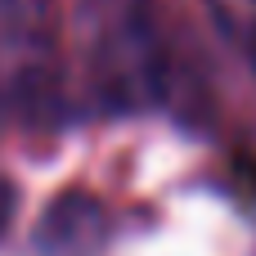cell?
Segmentation results:
<instances>
[{
	"instance_id": "cell-1",
	"label": "cell",
	"mask_w": 256,
	"mask_h": 256,
	"mask_svg": "<svg viewBox=\"0 0 256 256\" xmlns=\"http://www.w3.org/2000/svg\"><path fill=\"white\" fill-rule=\"evenodd\" d=\"M81 45L94 108L148 112L171 94V58L153 0H81Z\"/></svg>"
},
{
	"instance_id": "cell-5",
	"label": "cell",
	"mask_w": 256,
	"mask_h": 256,
	"mask_svg": "<svg viewBox=\"0 0 256 256\" xmlns=\"http://www.w3.org/2000/svg\"><path fill=\"white\" fill-rule=\"evenodd\" d=\"M14 212H18V189H14V180H9V176H0V238L9 234Z\"/></svg>"
},
{
	"instance_id": "cell-4",
	"label": "cell",
	"mask_w": 256,
	"mask_h": 256,
	"mask_svg": "<svg viewBox=\"0 0 256 256\" xmlns=\"http://www.w3.org/2000/svg\"><path fill=\"white\" fill-rule=\"evenodd\" d=\"M207 9L220 22V32L256 63V0H207Z\"/></svg>"
},
{
	"instance_id": "cell-3",
	"label": "cell",
	"mask_w": 256,
	"mask_h": 256,
	"mask_svg": "<svg viewBox=\"0 0 256 256\" xmlns=\"http://www.w3.org/2000/svg\"><path fill=\"white\" fill-rule=\"evenodd\" d=\"M104 238H108L104 202L86 189H68V194L50 198V207L40 212V220L32 230L36 256H99Z\"/></svg>"
},
{
	"instance_id": "cell-2",
	"label": "cell",
	"mask_w": 256,
	"mask_h": 256,
	"mask_svg": "<svg viewBox=\"0 0 256 256\" xmlns=\"http://www.w3.org/2000/svg\"><path fill=\"white\" fill-rule=\"evenodd\" d=\"M63 112V54L45 0H0V126H54Z\"/></svg>"
}]
</instances>
